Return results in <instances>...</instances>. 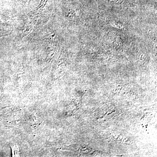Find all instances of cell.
Wrapping results in <instances>:
<instances>
[{"instance_id": "obj_1", "label": "cell", "mask_w": 157, "mask_h": 157, "mask_svg": "<svg viewBox=\"0 0 157 157\" xmlns=\"http://www.w3.org/2000/svg\"><path fill=\"white\" fill-rule=\"evenodd\" d=\"M12 148V155L13 156H19V150H18V147L16 145H13L11 147Z\"/></svg>"}]
</instances>
